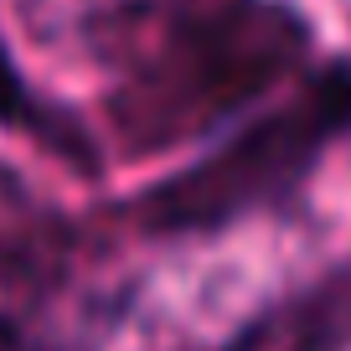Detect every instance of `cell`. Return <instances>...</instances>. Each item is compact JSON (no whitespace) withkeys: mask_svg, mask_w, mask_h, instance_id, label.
Here are the masks:
<instances>
[{"mask_svg":"<svg viewBox=\"0 0 351 351\" xmlns=\"http://www.w3.org/2000/svg\"><path fill=\"white\" fill-rule=\"evenodd\" d=\"M0 124L26 130V134H36V140H52V145H62V150H83V140L67 134L62 124L36 104V93L21 83V73H16V62H11L5 47H0Z\"/></svg>","mask_w":351,"mask_h":351,"instance_id":"cell-4","label":"cell"},{"mask_svg":"<svg viewBox=\"0 0 351 351\" xmlns=\"http://www.w3.org/2000/svg\"><path fill=\"white\" fill-rule=\"evenodd\" d=\"M351 346V263L289 295L269 315L243 326L228 351H346Z\"/></svg>","mask_w":351,"mask_h":351,"instance_id":"cell-3","label":"cell"},{"mask_svg":"<svg viewBox=\"0 0 351 351\" xmlns=\"http://www.w3.org/2000/svg\"><path fill=\"white\" fill-rule=\"evenodd\" d=\"M351 130V62L315 73L279 109L243 124L207 160L181 165L134 202V222L155 238H202L289 197L320 155Z\"/></svg>","mask_w":351,"mask_h":351,"instance_id":"cell-1","label":"cell"},{"mask_svg":"<svg viewBox=\"0 0 351 351\" xmlns=\"http://www.w3.org/2000/svg\"><path fill=\"white\" fill-rule=\"evenodd\" d=\"M300 47L305 26L285 5H243V11L176 21L160 57H150L134 73L124 119L140 124V140H186L232 114L243 99L263 93L295 62Z\"/></svg>","mask_w":351,"mask_h":351,"instance_id":"cell-2","label":"cell"}]
</instances>
